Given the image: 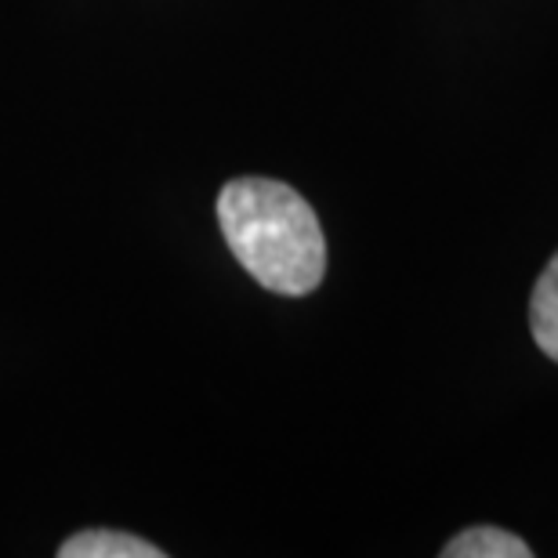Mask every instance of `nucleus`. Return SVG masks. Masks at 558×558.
<instances>
[{"label": "nucleus", "mask_w": 558, "mask_h": 558, "mask_svg": "<svg viewBox=\"0 0 558 558\" xmlns=\"http://www.w3.org/2000/svg\"><path fill=\"white\" fill-rule=\"evenodd\" d=\"M533 548L500 526H472L442 548V558H530Z\"/></svg>", "instance_id": "20e7f679"}, {"label": "nucleus", "mask_w": 558, "mask_h": 558, "mask_svg": "<svg viewBox=\"0 0 558 558\" xmlns=\"http://www.w3.org/2000/svg\"><path fill=\"white\" fill-rule=\"evenodd\" d=\"M59 558H163V551L124 530H84L62 544Z\"/></svg>", "instance_id": "f03ea898"}, {"label": "nucleus", "mask_w": 558, "mask_h": 558, "mask_svg": "<svg viewBox=\"0 0 558 558\" xmlns=\"http://www.w3.org/2000/svg\"><path fill=\"white\" fill-rule=\"evenodd\" d=\"M530 330L537 349L558 363V251L548 262V269L541 272L537 287L530 298Z\"/></svg>", "instance_id": "7ed1b4c3"}, {"label": "nucleus", "mask_w": 558, "mask_h": 558, "mask_svg": "<svg viewBox=\"0 0 558 558\" xmlns=\"http://www.w3.org/2000/svg\"><path fill=\"white\" fill-rule=\"evenodd\" d=\"M229 251L265 290L312 294L327 276V240L308 199L276 178H236L218 196Z\"/></svg>", "instance_id": "f257e3e1"}]
</instances>
